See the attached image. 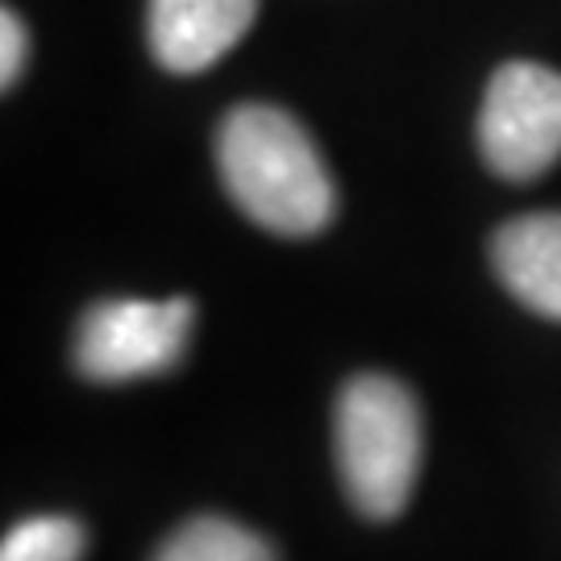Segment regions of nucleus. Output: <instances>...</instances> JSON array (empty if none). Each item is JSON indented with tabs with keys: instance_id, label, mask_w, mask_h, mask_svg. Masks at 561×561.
<instances>
[{
	"instance_id": "1",
	"label": "nucleus",
	"mask_w": 561,
	"mask_h": 561,
	"mask_svg": "<svg viewBox=\"0 0 561 561\" xmlns=\"http://www.w3.org/2000/svg\"><path fill=\"white\" fill-rule=\"evenodd\" d=\"M225 192L254 225L283 238H312L333 221L337 192L317 141L271 104H238L217 134Z\"/></svg>"
},
{
	"instance_id": "2",
	"label": "nucleus",
	"mask_w": 561,
	"mask_h": 561,
	"mask_svg": "<svg viewBox=\"0 0 561 561\" xmlns=\"http://www.w3.org/2000/svg\"><path fill=\"white\" fill-rule=\"evenodd\" d=\"M333 445L350 503L366 520H396L412 500L424 454L421 408L412 391L387 375L350 379L341 387Z\"/></svg>"
},
{
	"instance_id": "3",
	"label": "nucleus",
	"mask_w": 561,
	"mask_h": 561,
	"mask_svg": "<svg viewBox=\"0 0 561 561\" xmlns=\"http://www.w3.org/2000/svg\"><path fill=\"white\" fill-rule=\"evenodd\" d=\"M479 150L507 183H528L561 159V71L503 62L479 113Z\"/></svg>"
},
{
	"instance_id": "4",
	"label": "nucleus",
	"mask_w": 561,
	"mask_h": 561,
	"mask_svg": "<svg viewBox=\"0 0 561 561\" xmlns=\"http://www.w3.org/2000/svg\"><path fill=\"white\" fill-rule=\"evenodd\" d=\"M192 300H104L88 308L76 333V366L92 382L162 375L183 358Z\"/></svg>"
},
{
	"instance_id": "5",
	"label": "nucleus",
	"mask_w": 561,
	"mask_h": 561,
	"mask_svg": "<svg viewBox=\"0 0 561 561\" xmlns=\"http://www.w3.org/2000/svg\"><path fill=\"white\" fill-rule=\"evenodd\" d=\"M254 18L259 0H150V55L175 76H196L225 59L250 34Z\"/></svg>"
},
{
	"instance_id": "6",
	"label": "nucleus",
	"mask_w": 561,
	"mask_h": 561,
	"mask_svg": "<svg viewBox=\"0 0 561 561\" xmlns=\"http://www.w3.org/2000/svg\"><path fill=\"white\" fill-rule=\"evenodd\" d=\"M491 266L500 283L545 321H561V213H528L495 229Z\"/></svg>"
},
{
	"instance_id": "7",
	"label": "nucleus",
	"mask_w": 561,
	"mask_h": 561,
	"mask_svg": "<svg viewBox=\"0 0 561 561\" xmlns=\"http://www.w3.org/2000/svg\"><path fill=\"white\" fill-rule=\"evenodd\" d=\"M154 561H275V549L245 524L196 516L159 545Z\"/></svg>"
},
{
	"instance_id": "8",
	"label": "nucleus",
	"mask_w": 561,
	"mask_h": 561,
	"mask_svg": "<svg viewBox=\"0 0 561 561\" xmlns=\"http://www.w3.org/2000/svg\"><path fill=\"white\" fill-rule=\"evenodd\" d=\"M83 528L71 516H34L21 520L4 545L0 561H80L83 558Z\"/></svg>"
},
{
	"instance_id": "9",
	"label": "nucleus",
	"mask_w": 561,
	"mask_h": 561,
	"mask_svg": "<svg viewBox=\"0 0 561 561\" xmlns=\"http://www.w3.org/2000/svg\"><path fill=\"white\" fill-rule=\"evenodd\" d=\"M25 55H30V34L13 9L0 13V83L13 88L25 71Z\"/></svg>"
}]
</instances>
